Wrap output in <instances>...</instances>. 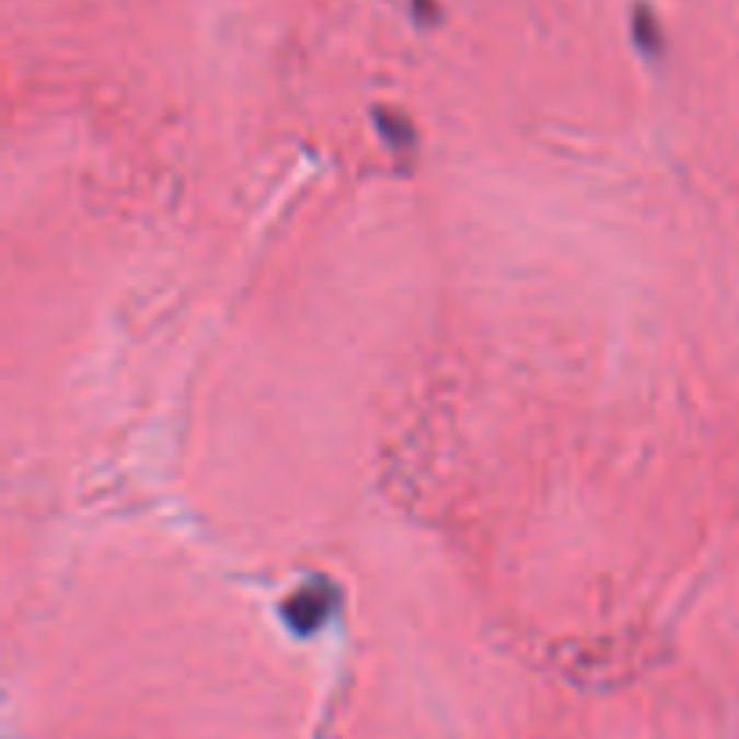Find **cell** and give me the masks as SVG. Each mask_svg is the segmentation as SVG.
I'll return each instance as SVG.
<instances>
[{"instance_id": "obj_1", "label": "cell", "mask_w": 739, "mask_h": 739, "mask_svg": "<svg viewBox=\"0 0 739 739\" xmlns=\"http://www.w3.org/2000/svg\"><path fill=\"white\" fill-rule=\"evenodd\" d=\"M328 602H332V596H325L322 588H307V591H300L289 607H286V621L296 627V632H314L317 624L325 621V613H328Z\"/></svg>"}]
</instances>
